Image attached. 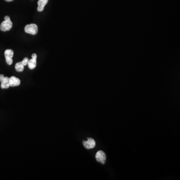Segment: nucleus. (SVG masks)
<instances>
[{
    "instance_id": "f257e3e1",
    "label": "nucleus",
    "mask_w": 180,
    "mask_h": 180,
    "mask_svg": "<svg viewBox=\"0 0 180 180\" xmlns=\"http://www.w3.org/2000/svg\"><path fill=\"white\" fill-rule=\"evenodd\" d=\"M4 19V21H3L0 25V30L3 32L10 31L13 26V23L8 16L5 17Z\"/></svg>"
},
{
    "instance_id": "f03ea898",
    "label": "nucleus",
    "mask_w": 180,
    "mask_h": 180,
    "mask_svg": "<svg viewBox=\"0 0 180 180\" xmlns=\"http://www.w3.org/2000/svg\"><path fill=\"white\" fill-rule=\"evenodd\" d=\"M25 32L32 35H35L38 32V27L35 24H31L27 25L25 27Z\"/></svg>"
},
{
    "instance_id": "7ed1b4c3",
    "label": "nucleus",
    "mask_w": 180,
    "mask_h": 180,
    "mask_svg": "<svg viewBox=\"0 0 180 180\" xmlns=\"http://www.w3.org/2000/svg\"><path fill=\"white\" fill-rule=\"evenodd\" d=\"M5 56L6 58V63L9 65H11L13 64L12 58L14 56V51L11 49H7L5 51Z\"/></svg>"
},
{
    "instance_id": "20e7f679",
    "label": "nucleus",
    "mask_w": 180,
    "mask_h": 180,
    "mask_svg": "<svg viewBox=\"0 0 180 180\" xmlns=\"http://www.w3.org/2000/svg\"><path fill=\"white\" fill-rule=\"evenodd\" d=\"M0 82L1 83V87L2 89H8L10 87L9 78L5 77L4 75H0Z\"/></svg>"
},
{
    "instance_id": "39448f33",
    "label": "nucleus",
    "mask_w": 180,
    "mask_h": 180,
    "mask_svg": "<svg viewBox=\"0 0 180 180\" xmlns=\"http://www.w3.org/2000/svg\"><path fill=\"white\" fill-rule=\"evenodd\" d=\"M96 159L98 162L101 163V164H105L106 160V155L105 153L102 151H98L96 155Z\"/></svg>"
},
{
    "instance_id": "423d86ee",
    "label": "nucleus",
    "mask_w": 180,
    "mask_h": 180,
    "mask_svg": "<svg viewBox=\"0 0 180 180\" xmlns=\"http://www.w3.org/2000/svg\"><path fill=\"white\" fill-rule=\"evenodd\" d=\"M84 146L87 149H91L94 148L96 146V142L92 138H88V141H83V142Z\"/></svg>"
},
{
    "instance_id": "0eeeda50",
    "label": "nucleus",
    "mask_w": 180,
    "mask_h": 180,
    "mask_svg": "<svg viewBox=\"0 0 180 180\" xmlns=\"http://www.w3.org/2000/svg\"><path fill=\"white\" fill-rule=\"evenodd\" d=\"M21 81L19 78L16 77L12 76L9 78V84L10 86L16 87L20 85Z\"/></svg>"
},
{
    "instance_id": "6e6552de",
    "label": "nucleus",
    "mask_w": 180,
    "mask_h": 180,
    "mask_svg": "<svg viewBox=\"0 0 180 180\" xmlns=\"http://www.w3.org/2000/svg\"><path fill=\"white\" fill-rule=\"evenodd\" d=\"M49 0H39L38 2V7L37 8L38 11L39 12H42L44 10L45 6L47 4Z\"/></svg>"
},
{
    "instance_id": "1a4fd4ad",
    "label": "nucleus",
    "mask_w": 180,
    "mask_h": 180,
    "mask_svg": "<svg viewBox=\"0 0 180 180\" xmlns=\"http://www.w3.org/2000/svg\"><path fill=\"white\" fill-rule=\"evenodd\" d=\"M27 65H28L29 68L31 70H33L35 69L37 65V59L32 58V59L29 60Z\"/></svg>"
},
{
    "instance_id": "9d476101",
    "label": "nucleus",
    "mask_w": 180,
    "mask_h": 180,
    "mask_svg": "<svg viewBox=\"0 0 180 180\" xmlns=\"http://www.w3.org/2000/svg\"><path fill=\"white\" fill-rule=\"evenodd\" d=\"M24 67H25V66L24 65L22 62H18V63L16 64V65H15V69L17 72H22L24 70Z\"/></svg>"
},
{
    "instance_id": "9b49d317",
    "label": "nucleus",
    "mask_w": 180,
    "mask_h": 180,
    "mask_svg": "<svg viewBox=\"0 0 180 180\" xmlns=\"http://www.w3.org/2000/svg\"><path fill=\"white\" fill-rule=\"evenodd\" d=\"M29 58L27 57H25L24 59H23V60L22 61V62L23 64L24 65V66H26V65H28V61H29Z\"/></svg>"
},
{
    "instance_id": "f8f14e48",
    "label": "nucleus",
    "mask_w": 180,
    "mask_h": 180,
    "mask_svg": "<svg viewBox=\"0 0 180 180\" xmlns=\"http://www.w3.org/2000/svg\"><path fill=\"white\" fill-rule=\"evenodd\" d=\"M32 58H33V59H37V55L36 54H32Z\"/></svg>"
},
{
    "instance_id": "ddd939ff",
    "label": "nucleus",
    "mask_w": 180,
    "mask_h": 180,
    "mask_svg": "<svg viewBox=\"0 0 180 180\" xmlns=\"http://www.w3.org/2000/svg\"><path fill=\"white\" fill-rule=\"evenodd\" d=\"M5 1L7 2H12L14 1V0H5Z\"/></svg>"
}]
</instances>
